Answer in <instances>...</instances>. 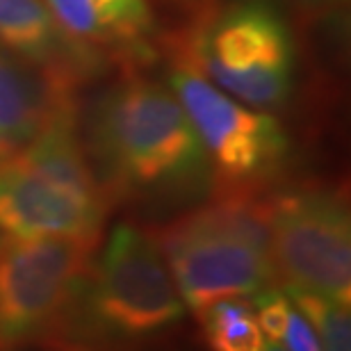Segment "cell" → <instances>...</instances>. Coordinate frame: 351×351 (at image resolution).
I'll list each match as a JSON object with an SVG mask.
<instances>
[{"mask_svg": "<svg viewBox=\"0 0 351 351\" xmlns=\"http://www.w3.org/2000/svg\"><path fill=\"white\" fill-rule=\"evenodd\" d=\"M280 345L287 351H322L313 326L308 324V319L294 306H292L290 322H287V328H285L283 338H280Z\"/></svg>", "mask_w": 351, "mask_h": 351, "instance_id": "9a60e30c", "label": "cell"}, {"mask_svg": "<svg viewBox=\"0 0 351 351\" xmlns=\"http://www.w3.org/2000/svg\"><path fill=\"white\" fill-rule=\"evenodd\" d=\"M60 27L94 53H142L156 19L149 0H44Z\"/></svg>", "mask_w": 351, "mask_h": 351, "instance_id": "8fae6325", "label": "cell"}, {"mask_svg": "<svg viewBox=\"0 0 351 351\" xmlns=\"http://www.w3.org/2000/svg\"><path fill=\"white\" fill-rule=\"evenodd\" d=\"M0 46L75 82H85L101 64V55L62 30L44 0H0Z\"/></svg>", "mask_w": 351, "mask_h": 351, "instance_id": "30bf717a", "label": "cell"}, {"mask_svg": "<svg viewBox=\"0 0 351 351\" xmlns=\"http://www.w3.org/2000/svg\"><path fill=\"white\" fill-rule=\"evenodd\" d=\"M78 85L0 46V158L30 144L55 119L75 112Z\"/></svg>", "mask_w": 351, "mask_h": 351, "instance_id": "9c48e42d", "label": "cell"}, {"mask_svg": "<svg viewBox=\"0 0 351 351\" xmlns=\"http://www.w3.org/2000/svg\"><path fill=\"white\" fill-rule=\"evenodd\" d=\"M108 213L75 112L0 158V235L103 237Z\"/></svg>", "mask_w": 351, "mask_h": 351, "instance_id": "277c9868", "label": "cell"}, {"mask_svg": "<svg viewBox=\"0 0 351 351\" xmlns=\"http://www.w3.org/2000/svg\"><path fill=\"white\" fill-rule=\"evenodd\" d=\"M101 237L0 235V351L48 345Z\"/></svg>", "mask_w": 351, "mask_h": 351, "instance_id": "ba28073f", "label": "cell"}, {"mask_svg": "<svg viewBox=\"0 0 351 351\" xmlns=\"http://www.w3.org/2000/svg\"><path fill=\"white\" fill-rule=\"evenodd\" d=\"M180 58L249 108L269 112L290 96L292 34L271 0H228L206 12Z\"/></svg>", "mask_w": 351, "mask_h": 351, "instance_id": "5b68a950", "label": "cell"}, {"mask_svg": "<svg viewBox=\"0 0 351 351\" xmlns=\"http://www.w3.org/2000/svg\"><path fill=\"white\" fill-rule=\"evenodd\" d=\"M251 301H254L256 319H258V326H261L263 335L267 340L280 342L287 328V322H290V315H292L290 297H287L278 285H274L269 290L256 294Z\"/></svg>", "mask_w": 351, "mask_h": 351, "instance_id": "5bb4252c", "label": "cell"}, {"mask_svg": "<svg viewBox=\"0 0 351 351\" xmlns=\"http://www.w3.org/2000/svg\"><path fill=\"white\" fill-rule=\"evenodd\" d=\"M269 256L283 292L351 301V215L347 192L326 182L269 189Z\"/></svg>", "mask_w": 351, "mask_h": 351, "instance_id": "8992f818", "label": "cell"}, {"mask_svg": "<svg viewBox=\"0 0 351 351\" xmlns=\"http://www.w3.org/2000/svg\"><path fill=\"white\" fill-rule=\"evenodd\" d=\"M167 82L206 151L210 192H269L290 151L283 123L235 101L180 55Z\"/></svg>", "mask_w": 351, "mask_h": 351, "instance_id": "52a82bcc", "label": "cell"}, {"mask_svg": "<svg viewBox=\"0 0 351 351\" xmlns=\"http://www.w3.org/2000/svg\"><path fill=\"white\" fill-rule=\"evenodd\" d=\"M185 311L151 233L123 221L94 256L48 345L55 351H119L160 338Z\"/></svg>", "mask_w": 351, "mask_h": 351, "instance_id": "7a4b0ae2", "label": "cell"}, {"mask_svg": "<svg viewBox=\"0 0 351 351\" xmlns=\"http://www.w3.org/2000/svg\"><path fill=\"white\" fill-rule=\"evenodd\" d=\"M196 317L213 351H261L267 340L258 326L254 301L247 297L219 299Z\"/></svg>", "mask_w": 351, "mask_h": 351, "instance_id": "7c38bea8", "label": "cell"}, {"mask_svg": "<svg viewBox=\"0 0 351 351\" xmlns=\"http://www.w3.org/2000/svg\"><path fill=\"white\" fill-rule=\"evenodd\" d=\"M94 171L117 199H176L210 185L206 151L169 82L128 71L96 105Z\"/></svg>", "mask_w": 351, "mask_h": 351, "instance_id": "6da1fadb", "label": "cell"}, {"mask_svg": "<svg viewBox=\"0 0 351 351\" xmlns=\"http://www.w3.org/2000/svg\"><path fill=\"white\" fill-rule=\"evenodd\" d=\"M267 201L269 192H215L149 230L194 315L219 299H254L276 285Z\"/></svg>", "mask_w": 351, "mask_h": 351, "instance_id": "3957f363", "label": "cell"}, {"mask_svg": "<svg viewBox=\"0 0 351 351\" xmlns=\"http://www.w3.org/2000/svg\"><path fill=\"white\" fill-rule=\"evenodd\" d=\"M292 306L308 319L319 340L322 351H351V313L349 306L335 304L317 294L285 292Z\"/></svg>", "mask_w": 351, "mask_h": 351, "instance_id": "4fadbf2b", "label": "cell"}, {"mask_svg": "<svg viewBox=\"0 0 351 351\" xmlns=\"http://www.w3.org/2000/svg\"><path fill=\"white\" fill-rule=\"evenodd\" d=\"M261 351H287L280 342H276V340H265V345H263V349Z\"/></svg>", "mask_w": 351, "mask_h": 351, "instance_id": "2e32d148", "label": "cell"}]
</instances>
